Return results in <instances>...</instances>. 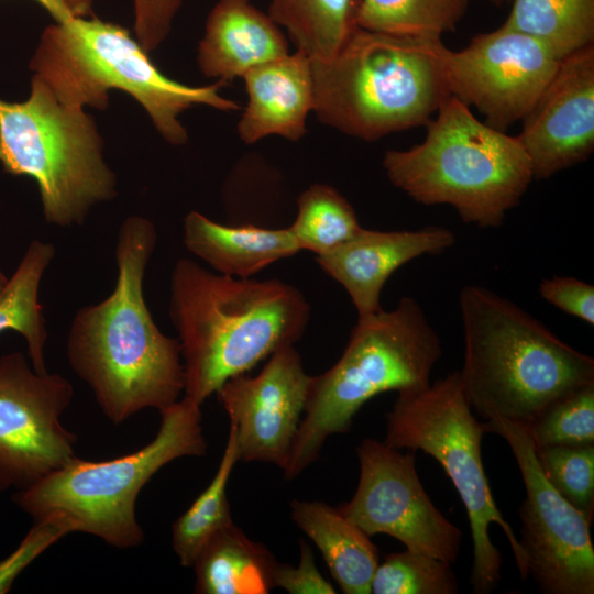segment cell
<instances>
[{
  "mask_svg": "<svg viewBox=\"0 0 594 594\" xmlns=\"http://www.w3.org/2000/svg\"><path fill=\"white\" fill-rule=\"evenodd\" d=\"M361 0H270L268 15L297 50L314 61L331 58L358 28Z\"/></svg>",
  "mask_w": 594,
  "mask_h": 594,
  "instance_id": "cb8c5ba5",
  "label": "cell"
},
{
  "mask_svg": "<svg viewBox=\"0 0 594 594\" xmlns=\"http://www.w3.org/2000/svg\"><path fill=\"white\" fill-rule=\"evenodd\" d=\"M30 68L65 106L107 109L108 91L133 97L153 125L173 145L188 141L179 116L194 106L220 111L240 106L219 94L224 82L188 86L175 81L150 59L123 26L97 18L72 16L48 25L40 37Z\"/></svg>",
  "mask_w": 594,
  "mask_h": 594,
  "instance_id": "5b68a950",
  "label": "cell"
},
{
  "mask_svg": "<svg viewBox=\"0 0 594 594\" xmlns=\"http://www.w3.org/2000/svg\"><path fill=\"white\" fill-rule=\"evenodd\" d=\"M200 407L184 395L160 410V429L143 448L101 461L76 455L35 484L16 491L12 499L34 521L61 513L75 524L77 532L118 549L139 547L145 538L135 512L142 488L169 462L207 452Z\"/></svg>",
  "mask_w": 594,
  "mask_h": 594,
  "instance_id": "ba28073f",
  "label": "cell"
},
{
  "mask_svg": "<svg viewBox=\"0 0 594 594\" xmlns=\"http://www.w3.org/2000/svg\"><path fill=\"white\" fill-rule=\"evenodd\" d=\"M249 96L238 123L240 139L252 144L268 135L290 141L307 132L315 94L311 58L300 50L250 68L242 76Z\"/></svg>",
  "mask_w": 594,
  "mask_h": 594,
  "instance_id": "ac0fdd59",
  "label": "cell"
},
{
  "mask_svg": "<svg viewBox=\"0 0 594 594\" xmlns=\"http://www.w3.org/2000/svg\"><path fill=\"white\" fill-rule=\"evenodd\" d=\"M95 0H63L73 16H88Z\"/></svg>",
  "mask_w": 594,
  "mask_h": 594,
  "instance_id": "8d00e7d4",
  "label": "cell"
},
{
  "mask_svg": "<svg viewBox=\"0 0 594 594\" xmlns=\"http://www.w3.org/2000/svg\"><path fill=\"white\" fill-rule=\"evenodd\" d=\"M360 480L340 513L369 537L386 534L406 549L453 563L462 531L435 506L421 485L411 453L375 439L356 449Z\"/></svg>",
  "mask_w": 594,
  "mask_h": 594,
  "instance_id": "4fadbf2b",
  "label": "cell"
},
{
  "mask_svg": "<svg viewBox=\"0 0 594 594\" xmlns=\"http://www.w3.org/2000/svg\"><path fill=\"white\" fill-rule=\"evenodd\" d=\"M441 354L440 337L413 297L400 298L389 311L358 318L338 362L311 376L285 479L297 477L314 463L326 440L346 432L356 413L374 396L428 387Z\"/></svg>",
  "mask_w": 594,
  "mask_h": 594,
  "instance_id": "52a82bcc",
  "label": "cell"
},
{
  "mask_svg": "<svg viewBox=\"0 0 594 594\" xmlns=\"http://www.w3.org/2000/svg\"><path fill=\"white\" fill-rule=\"evenodd\" d=\"M184 0H133L134 31L138 42L148 53L167 37Z\"/></svg>",
  "mask_w": 594,
  "mask_h": 594,
  "instance_id": "836d02e7",
  "label": "cell"
},
{
  "mask_svg": "<svg viewBox=\"0 0 594 594\" xmlns=\"http://www.w3.org/2000/svg\"><path fill=\"white\" fill-rule=\"evenodd\" d=\"M426 127L420 144L385 153L389 182L416 202L451 206L464 223L501 227L534 179L517 136L477 120L453 96Z\"/></svg>",
  "mask_w": 594,
  "mask_h": 594,
  "instance_id": "8992f818",
  "label": "cell"
},
{
  "mask_svg": "<svg viewBox=\"0 0 594 594\" xmlns=\"http://www.w3.org/2000/svg\"><path fill=\"white\" fill-rule=\"evenodd\" d=\"M310 381L299 353L287 345L272 353L257 375L233 376L218 389L216 394L235 433L239 461L285 469Z\"/></svg>",
  "mask_w": 594,
  "mask_h": 594,
  "instance_id": "9a60e30c",
  "label": "cell"
},
{
  "mask_svg": "<svg viewBox=\"0 0 594 594\" xmlns=\"http://www.w3.org/2000/svg\"><path fill=\"white\" fill-rule=\"evenodd\" d=\"M276 560L233 524L213 535L193 568L198 594H267L274 588Z\"/></svg>",
  "mask_w": 594,
  "mask_h": 594,
  "instance_id": "7402d4cb",
  "label": "cell"
},
{
  "mask_svg": "<svg viewBox=\"0 0 594 594\" xmlns=\"http://www.w3.org/2000/svg\"><path fill=\"white\" fill-rule=\"evenodd\" d=\"M55 254L52 243L37 239L31 241L13 275L0 292V334L12 330L23 337L31 365L37 373L47 372V330L38 299L40 286Z\"/></svg>",
  "mask_w": 594,
  "mask_h": 594,
  "instance_id": "603a6c76",
  "label": "cell"
},
{
  "mask_svg": "<svg viewBox=\"0 0 594 594\" xmlns=\"http://www.w3.org/2000/svg\"><path fill=\"white\" fill-rule=\"evenodd\" d=\"M0 165L35 180L45 221L59 228L81 226L118 194L94 118L63 105L35 76L28 99L0 98Z\"/></svg>",
  "mask_w": 594,
  "mask_h": 594,
  "instance_id": "9c48e42d",
  "label": "cell"
},
{
  "mask_svg": "<svg viewBox=\"0 0 594 594\" xmlns=\"http://www.w3.org/2000/svg\"><path fill=\"white\" fill-rule=\"evenodd\" d=\"M488 1L494 3V4H503L507 0H488Z\"/></svg>",
  "mask_w": 594,
  "mask_h": 594,
  "instance_id": "f35d334b",
  "label": "cell"
},
{
  "mask_svg": "<svg viewBox=\"0 0 594 594\" xmlns=\"http://www.w3.org/2000/svg\"><path fill=\"white\" fill-rule=\"evenodd\" d=\"M274 587H282L290 594H334L337 591L319 572L311 548L300 541V561L297 568L285 563L276 564Z\"/></svg>",
  "mask_w": 594,
  "mask_h": 594,
  "instance_id": "e575fe53",
  "label": "cell"
},
{
  "mask_svg": "<svg viewBox=\"0 0 594 594\" xmlns=\"http://www.w3.org/2000/svg\"><path fill=\"white\" fill-rule=\"evenodd\" d=\"M441 38L392 35L356 28L336 55L311 59L318 119L373 141L426 125L451 94Z\"/></svg>",
  "mask_w": 594,
  "mask_h": 594,
  "instance_id": "277c9868",
  "label": "cell"
},
{
  "mask_svg": "<svg viewBox=\"0 0 594 594\" xmlns=\"http://www.w3.org/2000/svg\"><path fill=\"white\" fill-rule=\"evenodd\" d=\"M72 532H76V526L64 514L51 513L35 520L19 547L0 561V594L7 593L15 578L38 556Z\"/></svg>",
  "mask_w": 594,
  "mask_h": 594,
  "instance_id": "1f68e13d",
  "label": "cell"
},
{
  "mask_svg": "<svg viewBox=\"0 0 594 594\" xmlns=\"http://www.w3.org/2000/svg\"><path fill=\"white\" fill-rule=\"evenodd\" d=\"M525 426L536 448L594 446V383L556 399Z\"/></svg>",
  "mask_w": 594,
  "mask_h": 594,
  "instance_id": "f546056e",
  "label": "cell"
},
{
  "mask_svg": "<svg viewBox=\"0 0 594 594\" xmlns=\"http://www.w3.org/2000/svg\"><path fill=\"white\" fill-rule=\"evenodd\" d=\"M289 226L300 250L324 254L351 239L362 227L351 204L333 187L314 184L297 200Z\"/></svg>",
  "mask_w": 594,
  "mask_h": 594,
  "instance_id": "83f0119b",
  "label": "cell"
},
{
  "mask_svg": "<svg viewBox=\"0 0 594 594\" xmlns=\"http://www.w3.org/2000/svg\"><path fill=\"white\" fill-rule=\"evenodd\" d=\"M288 54L285 35L250 0H219L210 11L198 46L200 72L222 82Z\"/></svg>",
  "mask_w": 594,
  "mask_h": 594,
  "instance_id": "d6986e66",
  "label": "cell"
},
{
  "mask_svg": "<svg viewBox=\"0 0 594 594\" xmlns=\"http://www.w3.org/2000/svg\"><path fill=\"white\" fill-rule=\"evenodd\" d=\"M183 229L184 244L189 252L215 272L233 277H252L301 251L289 227L226 226L190 211Z\"/></svg>",
  "mask_w": 594,
  "mask_h": 594,
  "instance_id": "ffe728a7",
  "label": "cell"
},
{
  "mask_svg": "<svg viewBox=\"0 0 594 594\" xmlns=\"http://www.w3.org/2000/svg\"><path fill=\"white\" fill-rule=\"evenodd\" d=\"M156 243V228L147 218L133 215L122 221L113 290L79 308L66 338L70 369L113 425L147 408L160 411L185 389L179 341L160 330L144 297L145 272Z\"/></svg>",
  "mask_w": 594,
  "mask_h": 594,
  "instance_id": "6da1fadb",
  "label": "cell"
},
{
  "mask_svg": "<svg viewBox=\"0 0 594 594\" xmlns=\"http://www.w3.org/2000/svg\"><path fill=\"white\" fill-rule=\"evenodd\" d=\"M469 0H361L359 28L392 35L441 38L463 18Z\"/></svg>",
  "mask_w": 594,
  "mask_h": 594,
  "instance_id": "4316f807",
  "label": "cell"
},
{
  "mask_svg": "<svg viewBox=\"0 0 594 594\" xmlns=\"http://www.w3.org/2000/svg\"><path fill=\"white\" fill-rule=\"evenodd\" d=\"M539 466L550 485L570 504L594 516V446L536 448Z\"/></svg>",
  "mask_w": 594,
  "mask_h": 594,
  "instance_id": "4dcf8cb0",
  "label": "cell"
},
{
  "mask_svg": "<svg viewBox=\"0 0 594 594\" xmlns=\"http://www.w3.org/2000/svg\"><path fill=\"white\" fill-rule=\"evenodd\" d=\"M541 297L565 314L594 324V287L571 276H552L539 285Z\"/></svg>",
  "mask_w": 594,
  "mask_h": 594,
  "instance_id": "d6a6232c",
  "label": "cell"
},
{
  "mask_svg": "<svg viewBox=\"0 0 594 594\" xmlns=\"http://www.w3.org/2000/svg\"><path fill=\"white\" fill-rule=\"evenodd\" d=\"M238 461L235 433L230 428L227 446L213 479L173 524L172 546L183 566L193 568L209 539L233 524L227 486Z\"/></svg>",
  "mask_w": 594,
  "mask_h": 594,
  "instance_id": "484cf974",
  "label": "cell"
},
{
  "mask_svg": "<svg viewBox=\"0 0 594 594\" xmlns=\"http://www.w3.org/2000/svg\"><path fill=\"white\" fill-rule=\"evenodd\" d=\"M292 519L320 550L345 594H370L380 553L370 537L339 509L318 501L290 503Z\"/></svg>",
  "mask_w": 594,
  "mask_h": 594,
  "instance_id": "44dd1931",
  "label": "cell"
},
{
  "mask_svg": "<svg viewBox=\"0 0 594 594\" xmlns=\"http://www.w3.org/2000/svg\"><path fill=\"white\" fill-rule=\"evenodd\" d=\"M441 62L451 96L504 131L528 113L560 59L541 42L502 25L461 51L443 45Z\"/></svg>",
  "mask_w": 594,
  "mask_h": 594,
  "instance_id": "5bb4252c",
  "label": "cell"
},
{
  "mask_svg": "<svg viewBox=\"0 0 594 594\" xmlns=\"http://www.w3.org/2000/svg\"><path fill=\"white\" fill-rule=\"evenodd\" d=\"M454 243L455 234L439 226L400 231L361 228L336 249L317 255V262L346 290L358 318H364L382 310V289L397 268L425 254H441Z\"/></svg>",
  "mask_w": 594,
  "mask_h": 594,
  "instance_id": "e0dca14e",
  "label": "cell"
},
{
  "mask_svg": "<svg viewBox=\"0 0 594 594\" xmlns=\"http://www.w3.org/2000/svg\"><path fill=\"white\" fill-rule=\"evenodd\" d=\"M458 579L451 563L406 549L389 553L378 563L371 593L457 594Z\"/></svg>",
  "mask_w": 594,
  "mask_h": 594,
  "instance_id": "f1b7e54d",
  "label": "cell"
},
{
  "mask_svg": "<svg viewBox=\"0 0 594 594\" xmlns=\"http://www.w3.org/2000/svg\"><path fill=\"white\" fill-rule=\"evenodd\" d=\"M459 308L464 340L459 372L482 418L528 425L556 399L594 383V359L513 301L466 285Z\"/></svg>",
  "mask_w": 594,
  "mask_h": 594,
  "instance_id": "3957f363",
  "label": "cell"
},
{
  "mask_svg": "<svg viewBox=\"0 0 594 594\" xmlns=\"http://www.w3.org/2000/svg\"><path fill=\"white\" fill-rule=\"evenodd\" d=\"M483 427L506 440L521 473L526 498L519 508V543L528 575L546 594H593L592 520L547 481L525 425L495 418Z\"/></svg>",
  "mask_w": 594,
  "mask_h": 594,
  "instance_id": "8fae6325",
  "label": "cell"
},
{
  "mask_svg": "<svg viewBox=\"0 0 594 594\" xmlns=\"http://www.w3.org/2000/svg\"><path fill=\"white\" fill-rule=\"evenodd\" d=\"M40 6H42L56 21H64L73 15L69 13L63 0H35Z\"/></svg>",
  "mask_w": 594,
  "mask_h": 594,
  "instance_id": "d590c367",
  "label": "cell"
},
{
  "mask_svg": "<svg viewBox=\"0 0 594 594\" xmlns=\"http://www.w3.org/2000/svg\"><path fill=\"white\" fill-rule=\"evenodd\" d=\"M518 141L534 179L585 162L594 150V43L565 56L522 119Z\"/></svg>",
  "mask_w": 594,
  "mask_h": 594,
  "instance_id": "2e32d148",
  "label": "cell"
},
{
  "mask_svg": "<svg viewBox=\"0 0 594 594\" xmlns=\"http://www.w3.org/2000/svg\"><path fill=\"white\" fill-rule=\"evenodd\" d=\"M504 26L544 44L558 59L594 42V0H513Z\"/></svg>",
  "mask_w": 594,
  "mask_h": 594,
  "instance_id": "d4e9b609",
  "label": "cell"
},
{
  "mask_svg": "<svg viewBox=\"0 0 594 594\" xmlns=\"http://www.w3.org/2000/svg\"><path fill=\"white\" fill-rule=\"evenodd\" d=\"M74 397L58 373H37L22 352L0 356V492L24 490L68 463L77 437L62 424Z\"/></svg>",
  "mask_w": 594,
  "mask_h": 594,
  "instance_id": "7c38bea8",
  "label": "cell"
},
{
  "mask_svg": "<svg viewBox=\"0 0 594 594\" xmlns=\"http://www.w3.org/2000/svg\"><path fill=\"white\" fill-rule=\"evenodd\" d=\"M168 315L180 345L184 395L201 406L229 378L299 341L310 306L279 279L228 276L183 257L170 273Z\"/></svg>",
  "mask_w": 594,
  "mask_h": 594,
  "instance_id": "7a4b0ae2",
  "label": "cell"
},
{
  "mask_svg": "<svg viewBox=\"0 0 594 594\" xmlns=\"http://www.w3.org/2000/svg\"><path fill=\"white\" fill-rule=\"evenodd\" d=\"M8 280L7 275L0 270V292Z\"/></svg>",
  "mask_w": 594,
  "mask_h": 594,
  "instance_id": "74e56055",
  "label": "cell"
},
{
  "mask_svg": "<svg viewBox=\"0 0 594 594\" xmlns=\"http://www.w3.org/2000/svg\"><path fill=\"white\" fill-rule=\"evenodd\" d=\"M485 433L472 413L459 371L424 389L398 393L386 415L384 443L421 450L435 458L454 485L468 514L473 541V593L487 594L501 581L499 550L490 539L491 524L504 531L522 579L528 576L519 539L493 498L482 461Z\"/></svg>",
  "mask_w": 594,
  "mask_h": 594,
  "instance_id": "30bf717a",
  "label": "cell"
}]
</instances>
